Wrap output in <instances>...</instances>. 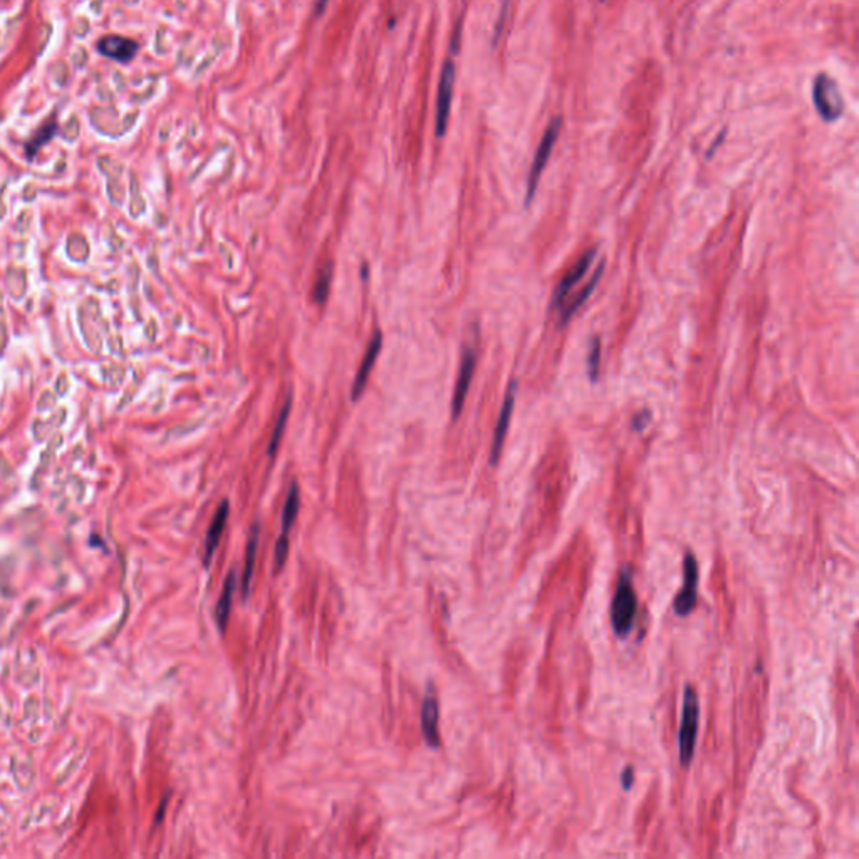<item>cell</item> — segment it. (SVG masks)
<instances>
[{
    "mask_svg": "<svg viewBox=\"0 0 859 859\" xmlns=\"http://www.w3.org/2000/svg\"><path fill=\"white\" fill-rule=\"evenodd\" d=\"M276 553H274V559H276V566L277 571H280L282 567H284L285 561H288L289 556V537L288 536H282L277 539L276 542Z\"/></svg>",
    "mask_w": 859,
    "mask_h": 859,
    "instance_id": "21",
    "label": "cell"
},
{
    "mask_svg": "<svg viewBox=\"0 0 859 859\" xmlns=\"http://www.w3.org/2000/svg\"><path fill=\"white\" fill-rule=\"evenodd\" d=\"M723 140H725V131H722V133L718 134V136H717V140L713 141V145H711V146H710V150L706 151V160H710L711 156L715 155V151H717L718 146L722 145V141H723Z\"/></svg>",
    "mask_w": 859,
    "mask_h": 859,
    "instance_id": "25",
    "label": "cell"
},
{
    "mask_svg": "<svg viewBox=\"0 0 859 859\" xmlns=\"http://www.w3.org/2000/svg\"><path fill=\"white\" fill-rule=\"evenodd\" d=\"M326 6H328V0H316V2H314V12L318 15H321V14H323L324 8H326Z\"/></svg>",
    "mask_w": 859,
    "mask_h": 859,
    "instance_id": "27",
    "label": "cell"
},
{
    "mask_svg": "<svg viewBox=\"0 0 859 859\" xmlns=\"http://www.w3.org/2000/svg\"><path fill=\"white\" fill-rule=\"evenodd\" d=\"M509 4H510V0H502L500 14H498V20H497V24H496V34H493V44H497V42H498V39H500L502 30H504V24H505L507 11H509Z\"/></svg>",
    "mask_w": 859,
    "mask_h": 859,
    "instance_id": "24",
    "label": "cell"
},
{
    "mask_svg": "<svg viewBox=\"0 0 859 859\" xmlns=\"http://www.w3.org/2000/svg\"><path fill=\"white\" fill-rule=\"evenodd\" d=\"M98 49L101 51L104 56H108V58L121 60V63H128V60H131L134 56H136L140 46H138V42L131 41V39L108 36L99 41Z\"/></svg>",
    "mask_w": 859,
    "mask_h": 859,
    "instance_id": "14",
    "label": "cell"
},
{
    "mask_svg": "<svg viewBox=\"0 0 859 859\" xmlns=\"http://www.w3.org/2000/svg\"><path fill=\"white\" fill-rule=\"evenodd\" d=\"M605 267H606V262H605V260H601V262L598 264L596 271H594L591 280H589L588 284L584 285V289H581V292L574 299H572L569 304H564V306L561 307V316H559V326H561V328L566 326V324L569 323L572 318H574L576 312H578L581 307L584 306V302L588 301L589 297H591V294L594 292V289H596L598 282L601 280L602 272H605Z\"/></svg>",
    "mask_w": 859,
    "mask_h": 859,
    "instance_id": "13",
    "label": "cell"
},
{
    "mask_svg": "<svg viewBox=\"0 0 859 859\" xmlns=\"http://www.w3.org/2000/svg\"><path fill=\"white\" fill-rule=\"evenodd\" d=\"M299 507H301V496H299L297 484L294 482L289 489L284 509H282V536H288V532L292 529L294 520L299 514Z\"/></svg>",
    "mask_w": 859,
    "mask_h": 859,
    "instance_id": "17",
    "label": "cell"
},
{
    "mask_svg": "<svg viewBox=\"0 0 859 859\" xmlns=\"http://www.w3.org/2000/svg\"><path fill=\"white\" fill-rule=\"evenodd\" d=\"M438 720H440V704L433 687H428L422 705V732L425 740L430 747H440V732H438Z\"/></svg>",
    "mask_w": 859,
    "mask_h": 859,
    "instance_id": "11",
    "label": "cell"
},
{
    "mask_svg": "<svg viewBox=\"0 0 859 859\" xmlns=\"http://www.w3.org/2000/svg\"><path fill=\"white\" fill-rule=\"evenodd\" d=\"M453 86H455V66L453 60H446L444 69H441L440 82H438V93H437V111H435V133L438 138L445 136L446 127H448L450 118V106H452L453 99Z\"/></svg>",
    "mask_w": 859,
    "mask_h": 859,
    "instance_id": "5",
    "label": "cell"
},
{
    "mask_svg": "<svg viewBox=\"0 0 859 859\" xmlns=\"http://www.w3.org/2000/svg\"><path fill=\"white\" fill-rule=\"evenodd\" d=\"M290 408H292V398H290V396H289V398H288V400H285V403H284V406H282V410H280V413H279V416H277V420H276V427H274V432H272V437H271V444H269V448H267V453H269V457H274V455L277 453V448H279V445H280V440H282V437H284V432H285V427H288V422H289V415H290Z\"/></svg>",
    "mask_w": 859,
    "mask_h": 859,
    "instance_id": "18",
    "label": "cell"
},
{
    "mask_svg": "<svg viewBox=\"0 0 859 859\" xmlns=\"http://www.w3.org/2000/svg\"><path fill=\"white\" fill-rule=\"evenodd\" d=\"M596 254H598L596 249H589L588 252H584L583 257H581L578 262L574 264V267H572L571 271L562 277L561 282L557 284L556 290H554L553 301H550V307H553V309H561V307L564 306V301H566V297L569 296L571 290L574 289V285L578 284V282L583 279V276L586 274V272L589 271V267H591Z\"/></svg>",
    "mask_w": 859,
    "mask_h": 859,
    "instance_id": "9",
    "label": "cell"
},
{
    "mask_svg": "<svg viewBox=\"0 0 859 859\" xmlns=\"http://www.w3.org/2000/svg\"><path fill=\"white\" fill-rule=\"evenodd\" d=\"M515 396H517V381L512 380L510 383H509V388H507V393H505V398H504V405H502L500 415H498V420H497V425H496V432H493L492 448H490V465H497L498 458H500L502 448H504V441H505L507 432H509V425H510L512 413H514Z\"/></svg>",
    "mask_w": 859,
    "mask_h": 859,
    "instance_id": "7",
    "label": "cell"
},
{
    "mask_svg": "<svg viewBox=\"0 0 859 859\" xmlns=\"http://www.w3.org/2000/svg\"><path fill=\"white\" fill-rule=\"evenodd\" d=\"M600 366H601V337L594 336L591 341V346H589L588 361H586V368H588V378L591 380V383H596L598 378H600Z\"/></svg>",
    "mask_w": 859,
    "mask_h": 859,
    "instance_id": "19",
    "label": "cell"
},
{
    "mask_svg": "<svg viewBox=\"0 0 859 859\" xmlns=\"http://www.w3.org/2000/svg\"><path fill=\"white\" fill-rule=\"evenodd\" d=\"M475 366H477L475 351L472 348H467L465 351H463L457 385H455V389H453V398H452V418L453 420H457L458 416L462 415L463 405H465V400H467V393H468V389H470L472 378H474Z\"/></svg>",
    "mask_w": 859,
    "mask_h": 859,
    "instance_id": "8",
    "label": "cell"
},
{
    "mask_svg": "<svg viewBox=\"0 0 859 859\" xmlns=\"http://www.w3.org/2000/svg\"><path fill=\"white\" fill-rule=\"evenodd\" d=\"M623 785H624V789H630L631 785H633V769H631V767H628V769L624 770V774H623Z\"/></svg>",
    "mask_w": 859,
    "mask_h": 859,
    "instance_id": "26",
    "label": "cell"
},
{
    "mask_svg": "<svg viewBox=\"0 0 859 859\" xmlns=\"http://www.w3.org/2000/svg\"><path fill=\"white\" fill-rule=\"evenodd\" d=\"M683 588L675 600V613L678 616H688L697 606L698 564L692 553L683 559Z\"/></svg>",
    "mask_w": 859,
    "mask_h": 859,
    "instance_id": "6",
    "label": "cell"
},
{
    "mask_svg": "<svg viewBox=\"0 0 859 859\" xmlns=\"http://www.w3.org/2000/svg\"><path fill=\"white\" fill-rule=\"evenodd\" d=\"M259 541H260V526H259V522H255L254 526H252V529H250V534H249V542H247L244 574H242V600H244V601H247V598L250 596V584H252V576H254V567H255V556H257Z\"/></svg>",
    "mask_w": 859,
    "mask_h": 859,
    "instance_id": "16",
    "label": "cell"
},
{
    "mask_svg": "<svg viewBox=\"0 0 859 859\" xmlns=\"http://www.w3.org/2000/svg\"><path fill=\"white\" fill-rule=\"evenodd\" d=\"M561 129H562V118L561 116H556L554 120H550V123L548 124V128H545L544 134H542V140L539 143V146H537L536 155H534L531 172H529L526 207H531L534 197H536L541 175H542V172H544L545 164H548L549 162L550 155H553L554 146H556V143L559 140V134H561Z\"/></svg>",
    "mask_w": 859,
    "mask_h": 859,
    "instance_id": "4",
    "label": "cell"
},
{
    "mask_svg": "<svg viewBox=\"0 0 859 859\" xmlns=\"http://www.w3.org/2000/svg\"><path fill=\"white\" fill-rule=\"evenodd\" d=\"M331 280H332V266L331 264H328V266L324 267V271L319 274L318 280H316V284H314V299L318 304L326 302V299L329 296V290H331Z\"/></svg>",
    "mask_w": 859,
    "mask_h": 859,
    "instance_id": "20",
    "label": "cell"
},
{
    "mask_svg": "<svg viewBox=\"0 0 859 859\" xmlns=\"http://www.w3.org/2000/svg\"><path fill=\"white\" fill-rule=\"evenodd\" d=\"M698 718H700V705H698V697H697L695 690H693L692 687H687L683 692L682 722H680V732H678L680 762H682L683 767H688V763L692 762V758H693V754H695Z\"/></svg>",
    "mask_w": 859,
    "mask_h": 859,
    "instance_id": "3",
    "label": "cell"
},
{
    "mask_svg": "<svg viewBox=\"0 0 859 859\" xmlns=\"http://www.w3.org/2000/svg\"><path fill=\"white\" fill-rule=\"evenodd\" d=\"M600 2H601V4H605V2H606V0H600Z\"/></svg>",
    "mask_w": 859,
    "mask_h": 859,
    "instance_id": "28",
    "label": "cell"
},
{
    "mask_svg": "<svg viewBox=\"0 0 859 859\" xmlns=\"http://www.w3.org/2000/svg\"><path fill=\"white\" fill-rule=\"evenodd\" d=\"M228 500H224L222 504L219 505V509H217L214 520H212L210 527H208L207 532V539H205V553H203V566L207 567L210 566L212 557H214L217 548H219L220 544V537H222V532L225 529V524H227L228 519Z\"/></svg>",
    "mask_w": 859,
    "mask_h": 859,
    "instance_id": "12",
    "label": "cell"
},
{
    "mask_svg": "<svg viewBox=\"0 0 859 859\" xmlns=\"http://www.w3.org/2000/svg\"><path fill=\"white\" fill-rule=\"evenodd\" d=\"M652 418H653V413L648 410V408H645V410L638 411V413H635V416H633L631 428L635 430L636 433L645 432V430L648 428V425L652 423Z\"/></svg>",
    "mask_w": 859,
    "mask_h": 859,
    "instance_id": "22",
    "label": "cell"
},
{
    "mask_svg": "<svg viewBox=\"0 0 859 859\" xmlns=\"http://www.w3.org/2000/svg\"><path fill=\"white\" fill-rule=\"evenodd\" d=\"M381 348H383V334H381L380 331H376L370 340L366 353H364L363 356L361 364H359V370L356 371L353 388H351V398H353V401H358L359 398H361L364 388H366V385H368V380H370V376H371L373 366H375L376 359H378Z\"/></svg>",
    "mask_w": 859,
    "mask_h": 859,
    "instance_id": "10",
    "label": "cell"
},
{
    "mask_svg": "<svg viewBox=\"0 0 859 859\" xmlns=\"http://www.w3.org/2000/svg\"><path fill=\"white\" fill-rule=\"evenodd\" d=\"M54 131H56V124H47L46 128H42V131H39V136L36 138V140L30 141V145H29V148H27L29 150V156H32L34 151H36L39 146L42 145V143H46L47 140H49L52 134H54Z\"/></svg>",
    "mask_w": 859,
    "mask_h": 859,
    "instance_id": "23",
    "label": "cell"
},
{
    "mask_svg": "<svg viewBox=\"0 0 859 859\" xmlns=\"http://www.w3.org/2000/svg\"><path fill=\"white\" fill-rule=\"evenodd\" d=\"M636 591L633 586V572L630 567H624L619 574L618 586L611 602V624L616 636L626 638L633 630L636 616Z\"/></svg>",
    "mask_w": 859,
    "mask_h": 859,
    "instance_id": "1",
    "label": "cell"
},
{
    "mask_svg": "<svg viewBox=\"0 0 859 859\" xmlns=\"http://www.w3.org/2000/svg\"><path fill=\"white\" fill-rule=\"evenodd\" d=\"M813 103L818 115L826 123H834L843 118L846 103L837 82L826 72L815 75L813 82Z\"/></svg>",
    "mask_w": 859,
    "mask_h": 859,
    "instance_id": "2",
    "label": "cell"
},
{
    "mask_svg": "<svg viewBox=\"0 0 859 859\" xmlns=\"http://www.w3.org/2000/svg\"><path fill=\"white\" fill-rule=\"evenodd\" d=\"M235 588H237V574H235V571H230L227 578H225L222 594H220V600L219 602H217V607H215V621H217V626H219L220 633H225V630H227V623H228L230 609H232V601H233V594H235Z\"/></svg>",
    "mask_w": 859,
    "mask_h": 859,
    "instance_id": "15",
    "label": "cell"
}]
</instances>
